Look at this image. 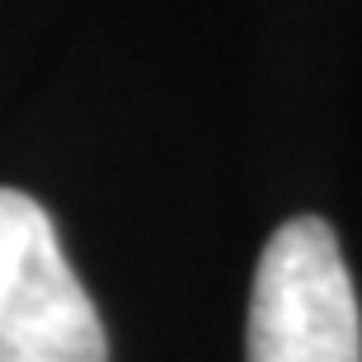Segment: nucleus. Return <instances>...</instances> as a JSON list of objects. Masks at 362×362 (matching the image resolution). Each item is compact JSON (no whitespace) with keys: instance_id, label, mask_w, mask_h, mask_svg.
Instances as JSON below:
<instances>
[{"instance_id":"1","label":"nucleus","mask_w":362,"mask_h":362,"mask_svg":"<svg viewBox=\"0 0 362 362\" xmlns=\"http://www.w3.org/2000/svg\"><path fill=\"white\" fill-rule=\"evenodd\" d=\"M245 362H362L358 287L320 216H292L264 245Z\"/></svg>"},{"instance_id":"2","label":"nucleus","mask_w":362,"mask_h":362,"mask_svg":"<svg viewBox=\"0 0 362 362\" xmlns=\"http://www.w3.org/2000/svg\"><path fill=\"white\" fill-rule=\"evenodd\" d=\"M0 362H108L99 310L52 216L19 188H0Z\"/></svg>"}]
</instances>
